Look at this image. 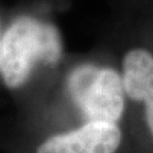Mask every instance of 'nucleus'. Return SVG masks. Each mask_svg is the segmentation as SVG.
I'll use <instances>...</instances> for the list:
<instances>
[{
    "instance_id": "f257e3e1",
    "label": "nucleus",
    "mask_w": 153,
    "mask_h": 153,
    "mask_svg": "<svg viewBox=\"0 0 153 153\" xmlns=\"http://www.w3.org/2000/svg\"><path fill=\"white\" fill-rule=\"evenodd\" d=\"M61 56V35L50 22L21 16L1 33L0 74L9 89L22 88L38 66H54Z\"/></svg>"
},
{
    "instance_id": "f03ea898",
    "label": "nucleus",
    "mask_w": 153,
    "mask_h": 153,
    "mask_svg": "<svg viewBox=\"0 0 153 153\" xmlns=\"http://www.w3.org/2000/svg\"><path fill=\"white\" fill-rule=\"evenodd\" d=\"M70 92L87 121L116 123L125 110L121 74L112 68L84 66L70 78Z\"/></svg>"
},
{
    "instance_id": "7ed1b4c3",
    "label": "nucleus",
    "mask_w": 153,
    "mask_h": 153,
    "mask_svg": "<svg viewBox=\"0 0 153 153\" xmlns=\"http://www.w3.org/2000/svg\"><path fill=\"white\" fill-rule=\"evenodd\" d=\"M123 133L116 123L85 121L78 128L49 137L36 153H115Z\"/></svg>"
},
{
    "instance_id": "20e7f679",
    "label": "nucleus",
    "mask_w": 153,
    "mask_h": 153,
    "mask_svg": "<svg viewBox=\"0 0 153 153\" xmlns=\"http://www.w3.org/2000/svg\"><path fill=\"white\" fill-rule=\"evenodd\" d=\"M121 80L128 98L143 102L153 92V54L147 49H133L123 60Z\"/></svg>"
},
{
    "instance_id": "39448f33",
    "label": "nucleus",
    "mask_w": 153,
    "mask_h": 153,
    "mask_svg": "<svg viewBox=\"0 0 153 153\" xmlns=\"http://www.w3.org/2000/svg\"><path fill=\"white\" fill-rule=\"evenodd\" d=\"M144 103V112H146V121L149 131L153 135V92L143 101Z\"/></svg>"
},
{
    "instance_id": "423d86ee",
    "label": "nucleus",
    "mask_w": 153,
    "mask_h": 153,
    "mask_svg": "<svg viewBox=\"0 0 153 153\" xmlns=\"http://www.w3.org/2000/svg\"><path fill=\"white\" fill-rule=\"evenodd\" d=\"M0 60H1V33H0Z\"/></svg>"
}]
</instances>
